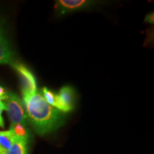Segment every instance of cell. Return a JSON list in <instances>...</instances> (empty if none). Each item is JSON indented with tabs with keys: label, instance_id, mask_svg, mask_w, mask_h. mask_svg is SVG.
Returning <instances> with one entry per match:
<instances>
[{
	"label": "cell",
	"instance_id": "1",
	"mask_svg": "<svg viewBox=\"0 0 154 154\" xmlns=\"http://www.w3.org/2000/svg\"><path fill=\"white\" fill-rule=\"evenodd\" d=\"M27 119L39 135L57 129L63 123V116L56 108L50 106L38 91L23 96Z\"/></svg>",
	"mask_w": 154,
	"mask_h": 154
},
{
	"label": "cell",
	"instance_id": "2",
	"mask_svg": "<svg viewBox=\"0 0 154 154\" xmlns=\"http://www.w3.org/2000/svg\"><path fill=\"white\" fill-rule=\"evenodd\" d=\"M3 102L5 103V110L8 113L11 126L17 124H22L26 126L27 116L24 103L19 96L15 94L8 93L7 98Z\"/></svg>",
	"mask_w": 154,
	"mask_h": 154
},
{
	"label": "cell",
	"instance_id": "3",
	"mask_svg": "<svg viewBox=\"0 0 154 154\" xmlns=\"http://www.w3.org/2000/svg\"><path fill=\"white\" fill-rule=\"evenodd\" d=\"M11 66L14 67L20 77L23 96L37 91L35 77L27 67L22 63L15 62L13 63Z\"/></svg>",
	"mask_w": 154,
	"mask_h": 154
},
{
	"label": "cell",
	"instance_id": "4",
	"mask_svg": "<svg viewBox=\"0 0 154 154\" xmlns=\"http://www.w3.org/2000/svg\"><path fill=\"white\" fill-rule=\"evenodd\" d=\"M75 103V92L71 86L62 87L57 94V100L55 108L59 111L69 112L73 110Z\"/></svg>",
	"mask_w": 154,
	"mask_h": 154
},
{
	"label": "cell",
	"instance_id": "5",
	"mask_svg": "<svg viewBox=\"0 0 154 154\" xmlns=\"http://www.w3.org/2000/svg\"><path fill=\"white\" fill-rule=\"evenodd\" d=\"M95 3L94 1L87 0H59L56 2L55 10L57 14L63 15L66 13L87 8Z\"/></svg>",
	"mask_w": 154,
	"mask_h": 154
},
{
	"label": "cell",
	"instance_id": "6",
	"mask_svg": "<svg viewBox=\"0 0 154 154\" xmlns=\"http://www.w3.org/2000/svg\"><path fill=\"white\" fill-rule=\"evenodd\" d=\"M13 52L11 49L7 38L4 35L3 31L0 26V64L10 63L11 65L13 61Z\"/></svg>",
	"mask_w": 154,
	"mask_h": 154
},
{
	"label": "cell",
	"instance_id": "7",
	"mask_svg": "<svg viewBox=\"0 0 154 154\" xmlns=\"http://www.w3.org/2000/svg\"><path fill=\"white\" fill-rule=\"evenodd\" d=\"M16 135L11 129L0 131V154H6L14 143Z\"/></svg>",
	"mask_w": 154,
	"mask_h": 154
},
{
	"label": "cell",
	"instance_id": "8",
	"mask_svg": "<svg viewBox=\"0 0 154 154\" xmlns=\"http://www.w3.org/2000/svg\"><path fill=\"white\" fill-rule=\"evenodd\" d=\"M6 154H28V137L16 136L14 143Z\"/></svg>",
	"mask_w": 154,
	"mask_h": 154
},
{
	"label": "cell",
	"instance_id": "9",
	"mask_svg": "<svg viewBox=\"0 0 154 154\" xmlns=\"http://www.w3.org/2000/svg\"><path fill=\"white\" fill-rule=\"evenodd\" d=\"M42 92H43L44 94L43 97L44 98V99H45V101H47L50 106L55 108L57 100V94H54L53 91H51V90H49V88L46 87L43 88Z\"/></svg>",
	"mask_w": 154,
	"mask_h": 154
},
{
	"label": "cell",
	"instance_id": "10",
	"mask_svg": "<svg viewBox=\"0 0 154 154\" xmlns=\"http://www.w3.org/2000/svg\"><path fill=\"white\" fill-rule=\"evenodd\" d=\"M4 110H5V103L2 101L0 100V127H2V128L5 127V121H4L2 116V112Z\"/></svg>",
	"mask_w": 154,
	"mask_h": 154
},
{
	"label": "cell",
	"instance_id": "11",
	"mask_svg": "<svg viewBox=\"0 0 154 154\" xmlns=\"http://www.w3.org/2000/svg\"><path fill=\"white\" fill-rule=\"evenodd\" d=\"M8 92L5 90V88L0 86V100L1 101H4L6 98H7Z\"/></svg>",
	"mask_w": 154,
	"mask_h": 154
},
{
	"label": "cell",
	"instance_id": "12",
	"mask_svg": "<svg viewBox=\"0 0 154 154\" xmlns=\"http://www.w3.org/2000/svg\"><path fill=\"white\" fill-rule=\"evenodd\" d=\"M146 22H149V23H152L153 24V14H148L147 16L146 17Z\"/></svg>",
	"mask_w": 154,
	"mask_h": 154
}]
</instances>
